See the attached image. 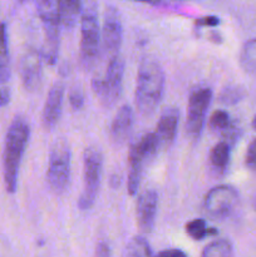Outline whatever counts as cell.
Wrapping results in <instances>:
<instances>
[{
  "instance_id": "cell-12",
  "label": "cell",
  "mask_w": 256,
  "mask_h": 257,
  "mask_svg": "<svg viewBox=\"0 0 256 257\" xmlns=\"http://www.w3.org/2000/svg\"><path fill=\"white\" fill-rule=\"evenodd\" d=\"M20 74L25 89L34 92L42 84V54L37 50H29L20 63Z\"/></svg>"
},
{
  "instance_id": "cell-18",
  "label": "cell",
  "mask_w": 256,
  "mask_h": 257,
  "mask_svg": "<svg viewBox=\"0 0 256 257\" xmlns=\"http://www.w3.org/2000/svg\"><path fill=\"white\" fill-rule=\"evenodd\" d=\"M230 155H231V148L230 145L225 141L218 142L215 147L211 150L210 161L211 168L218 173H222L227 170L228 165H230Z\"/></svg>"
},
{
  "instance_id": "cell-7",
  "label": "cell",
  "mask_w": 256,
  "mask_h": 257,
  "mask_svg": "<svg viewBox=\"0 0 256 257\" xmlns=\"http://www.w3.org/2000/svg\"><path fill=\"white\" fill-rule=\"evenodd\" d=\"M72 152L67 141L57 140L50 148L48 183L55 193L64 192L70 180Z\"/></svg>"
},
{
  "instance_id": "cell-2",
  "label": "cell",
  "mask_w": 256,
  "mask_h": 257,
  "mask_svg": "<svg viewBox=\"0 0 256 257\" xmlns=\"http://www.w3.org/2000/svg\"><path fill=\"white\" fill-rule=\"evenodd\" d=\"M29 136L30 130L27 119L23 117H15L8 130L3 153L4 182L5 188L9 193H14L17 190L20 163L28 146Z\"/></svg>"
},
{
  "instance_id": "cell-31",
  "label": "cell",
  "mask_w": 256,
  "mask_h": 257,
  "mask_svg": "<svg viewBox=\"0 0 256 257\" xmlns=\"http://www.w3.org/2000/svg\"><path fill=\"white\" fill-rule=\"evenodd\" d=\"M97 257H110V250L107 242H99L97 245Z\"/></svg>"
},
{
  "instance_id": "cell-19",
  "label": "cell",
  "mask_w": 256,
  "mask_h": 257,
  "mask_svg": "<svg viewBox=\"0 0 256 257\" xmlns=\"http://www.w3.org/2000/svg\"><path fill=\"white\" fill-rule=\"evenodd\" d=\"M10 78V57L8 47L7 27L4 23H0V87L9 80Z\"/></svg>"
},
{
  "instance_id": "cell-26",
  "label": "cell",
  "mask_w": 256,
  "mask_h": 257,
  "mask_svg": "<svg viewBox=\"0 0 256 257\" xmlns=\"http://www.w3.org/2000/svg\"><path fill=\"white\" fill-rule=\"evenodd\" d=\"M242 98V90L237 87H228L222 90L220 100L223 104H235Z\"/></svg>"
},
{
  "instance_id": "cell-23",
  "label": "cell",
  "mask_w": 256,
  "mask_h": 257,
  "mask_svg": "<svg viewBox=\"0 0 256 257\" xmlns=\"http://www.w3.org/2000/svg\"><path fill=\"white\" fill-rule=\"evenodd\" d=\"M232 245L228 240H217L203 248L202 257H232Z\"/></svg>"
},
{
  "instance_id": "cell-33",
  "label": "cell",
  "mask_w": 256,
  "mask_h": 257,
  "mask_svg": "<svg viewBox=\"0 0 256 257\" xmlns=\"http://www.w3.org/2000/svg\"><path fill=\"white\" fill-rule=\"evenodd\" d=\"M251 124H252V128H253V130L256 131V115H255V117L252 118V123H251Z\"/></svg>"
},
{
  "instance_id": "cell-28",
  "label": "cell",
  "mask_w": 256,
  "mask_h": 257,
  "mask_svg": "<svg viewBox=\"0 0 256 257\" xmlns=\"http://www.w3.org/2000/svg\"><path fill=\"white\" fill-rule=\"evenodd\" d=\"M245 163L246 167L250 168L251 171H256V138L248 145L247 151H246Z\"/></svg>"
},
{
  "instance_id": "cell-8",
  "label": "cell",
  "mask_w": 256,
  "mask_h": 257,
  "mask_svg": "<svg viewBox=\"0 0 256 257\" xmlns=\"http://www.w3.org/2000/svg\"><path fill=\"white\" fill-rule=\"evenodd\" d=\"M212 100V90L208 87H200L192 90L188 98L186 135L192 142H197L202 135L206 114Z\"/></svg>"
},
{
  "instance_id": "cell-24",
  "label": "cell",
  "mask_w": 256,
  "mask_h": 257,
  "mask_svg": "<svg viewBox=\"0 0 256 257\" xmlns=\"http://www.w3.org/2000/svg\"><path fill=\"white\" fill-rule=\"evenodd\" d=\"M123 257H152L151 247L143 237H135L125 247Z\"/></svg>"
},
{
  "instance_id": "cell-15",
  "label": "cell",
  "mask_w": 256,
  "mask_h": 257,
  "mask_svg": "<svg viewBox=\"0 0 256 257\" xmlns=\"http://www.w3.org/2000/svg\"><path fill=\"white\" fill-rule=\"evenodd\" d=\"M133 122H135V114H133L132 108L128 104L122 105L113 118L112 125H110L112 140L115 143L124 142L132 132Z\"/></svg>"
},
{
  "instance_id": "cell-4",
  "label": "cell",
  "mask_w": 256,
  "mask_h": 257,
  "mask_svg": "<svg viewBox=\"0 0 256 257\" xmlns=\"http://www.w3.org/2000/svg\"><path fill=\"white\" fill-rule=\"evenodd\" d=\"M102 171V151L95 146H90L84 151L83 156V191L78 201L80 210H89L94 205L100 186Z\"/></svg>"
},
{
  "instance_id": "cell-21",
  "label": "cell",
  "mask_w": 256,
  "mask_h": 257,
  "mask_svg": "<svg viewBox=\"0 0 256 257\" xmlns=\"http://www.w3.org/2000/svg\"><path fill=\"white\" fill-rule=\"evenodd\" d=\"M186 232L190 236L192 240L201 241L207 236H216L218 231L213 227H207L206 221L202 218H197V220H192L186 225Z\"/></svg>"
},
{
  "instance_id": "cell-14",
  "label": "cell",
  "mask_w": 256,
  "mask_h": 257,
  "mask_svg": "<svg viewBox=\"0 0 256 257\" xmlns=\"http://www.w3.org/2000/svg\"><path fill=\"white\" fill-rule=\"evenodd\" d=\"M64 85L62 83H55L49 90L44 109H43V124L50 130L54 127L60 119L63 110V100H64Z\"/></svg>"
},
{
  "instance_id": "cell-22",
  "label": "cell",
  "mask_w": 256,
  "mask_h": 257,
  "mask_svg": "<svg viewBox=\"0 0 256 257\" xmlns=\"http://www.w3.org/2000/svg\"><path fill=\"white\" fill-rule=\"evenodd\" d=\"M137 150L140 151L143 158L147 161H151L156 155H157L158 150H160V142H158L157 137L155 133H146L138 142L135 143Z\"/></svg>"
},
{
  "instance_id": "cell-1",
  "label": "cell",
  "mask_w": 256,
  "mask_h": 257,
  "mask_svg": "<svg viewBox=\"0 0 256 257\" xmlns=\"http://www.w3.org/2000/svg\"><path fill=\"white\" fill-rule=\"evenodd\" d=\"M165 92V73L160 63L152 57H145L140 63L136 84V105L138 112L147 117L155 113Z\"/></svg>"
},
{
  "instance_id": "cell-32",
  "label": "cell",
  "mask_w": 256,
  "mask_h": 257,
  "mask_svg": "<svg viewBox=\"0 0 256 257\" xmlns=\"http://www.w3.org/2000/svg\"><path fill=\"white\" fill-rule=\"evenodd\" d=\"M10 100V90L7 87H0V107H4Z\"/></svg>"
},
{
  "instance_id": "cell-9",
  "label": "cell",
  "mask_w": 256,
  "mask_h": 257,
  "mask_svg": "<svg viewBox=\"0 0 256 257\" xmlns=\"http://www.w3.org/2000/svg\"><path fill=\"white\" fill-rule=\"evenodd\" d=\"M238 205V193L228 185H220L211 188L206 195L203 206L211 217L216 220L227 218Z\"/></svg>"
},
{
  "instance_id": "cell-34",
  "label": "cell",
  "mask_w": 256,
  "mask_h": 257,
  "mask_svg": "<svg viewBox=\"0 0 256 257\" xmlns=\"http://www.w3.org/2000/svg\"><path fill=\"white\" fill-rule=\"evenodd\" d=\"M253 205H255V207H256V196H255V198H253Z\"/></svg>"
},
{
  "instance_id": "cell-25",
  "label": "cell",
  "mask_w": 256,
  "mask_h": 257,
  "mask_svg": "<svg viewBox=\"0 0 256 257\" xmlns=\"http://www.w3.org/2000/svg\"><path fill=\"white\" fill-rule=\"evenodd\" d=\"M208 124H210L211 130L222 135L232 125V122H231L230 114L226 110H216L210 117Z\"/></svg>"
},
{
  "instance_id": "cell-20",
  "label": "cell",
  "mask_w": 256,
  "mask_h": 257,
  "mask_svg": "<svg viewBox=\"0 0 256 257\" xmlns=\"http://www.w3.org/2000/svg\"><path fill=\"white\" fill-rule=\"evenodd\" d=\"M240 64L246 73L256 75V39H251L243 44L240 54Z\"/></svg>"
},
{
  "instance_id": "cell-13",
  "label": "cell",
  "mask_w": 256,
  "mask_h": 257,
  "mask_svg": "<svg viewBox=\"0 0 256 257\" xmlns=\"http://www.w3.org/2000/svg\"><path fill=\"white\" fill-rule=\"evenodd\" d=\"M178 122H180V110L177 108L168 107L163 109L155 132L160 142V147L167 148L172 145L177 135Z\"/></svg>"
},
{
  "instance_id": "cell-29",
  "label": "cell",
  "mask_w": 256,
  "mask_h": 257,
  "mask_svg": "<svg viewBox=\"0 0 256 257\" xmlns=\"http://www.w3.org/2000/svg\"><path fill=\"white\" fill-rule=\"evenodd\" d=\"M220 24V19L217 17H213V15H208V17L201 18L196 22L197 27H217Z\"/></svg>"
},
{
  "instance_id": "cell-17",
  "label": "cell",
  "mask_w": 256,
  "mask_h": 257,
  "mask_svg": "<svg viewBox=\"0 0 256 257\" xmlns=\"http://www.w3.org/2000/svg\"><path fill=\"white\" fill-rule=\"evenodd\" d=\"M60 25L65 30H72L77 24L79 15L82 17L83 3L79 0H60L58 2Z\"/></svg>"
},
{
  "instance_id": "cell-16",
  "label": "cell",
  "mask_w": 256,
  "mask_h": 257,
  "mask_svg": "<svg viewBox=\"0 0 256 257\" xmlns=\"http://www.w3.org/2000/svg\"><path fill=\"white\" fill-rule=\"evenodd\" d=\"M146 160L137 150L136 145L132 146L130 152V166H128V180H127V190L131 196H135L138 192L141 178L143 173V166Z\"/></svg>"
},
{
  "instance_id": "cell-5",
  "label": "cell",
  "mask_w": 256,
  "mask_h": 257,
  "mask_svg": "<svg viewBox=\"0 0 256 257\" xmlns=\"http://www.w3.org/2000/svg\"><path fill=\"white\" fill-rule=\"evenodd\" d=\"M38 14L42 20L44 32L43 58L48 64L53 65L58 59L60 43V19L58 12V2L42 0L37 4Z\"/></svg>"
},
{
  "instance_id": "cell-3",
  "label": "cell",
  "mask_w": 256,
  "mask_h": 257,
  "mask_svg": "<svg viewBox=\"0 0 256 257\" xmlns=\"http://www.w3.org/2000/svg\"><path fill=\"white\" fill-rule=\"evenodd\" d=\"M100 27L97 4L88 3L80 17V62L85 69L95 65L99 55Z\"/></svg>"
},
{
  "instance_id": "cell-11",
  "label": "cell",
  "mask_w": 256,
  "mask_h": 257,
  "mask_svg": "<svg viewBox=\"0 0 256 257\" xmlns=\"http://www.w3.org/2000/svg\"><path fill=\"white\" fill-rule=\"evenodd\" d=\"M158 210V196L155 190H146L137 200V223L142 232L150 233L155 227Z\"/></svg>"
},
{
  "instance_id": "cell-6",
  "label": "cell",
  "mask_w": 256,
  "mask_h": 257,
  "mask_svg": "<svg viewBox=\"0 0 256 257\" xmlns=\"http://www.w3.org/2000/svg\"><path fill=\"white\" fill-rule=\"evenodd\" d=\"M124 60L119 55L109 59L107 70L103 78H94L92 80V89L105 108L114 105L122 93Z\"/></svg>"
},
{
  "instance_id": "cell-30",
  "label": "cell",
  "mask_w": 256,
  "mask_h": 257,
  "mask_svg": "<svg viewBox=\"0 0 256 257\" xmlns=\"http://www.w3.org/2000/svg\"><path fill=\"white\" fill-rule=\"evenodd\" d=\"M155 257H187L183 251L176 250V248H172V250H163L161 251L160 253H157Z\"/></svg>"
},
{
  "instance_id": "cell-27",
  "label": "cell",
  "mask_w": 256,
  "mask_h": 257,
  "mask_svg": "<svg viewBox=\"0 0 256 257\" xmlns=\"http://www.w3.org/2000/svg\"><path fill=\"white\" fill-rule=\"evenodd\" d=\"M69 103L70 107L75 110H79L84 104V94H83L82 88H73L69 92Z\"/></svg>"
},
{
  "instance_id": "cell-10",
  "label": "cell",
  "mask_w": 256,
  "mask_h": 257,
  "mask_svg": "<svg viewBox=\"0 0 256 257\" xmlns=\"http://www.w3.org/2000/svg\"><path fill=\"white\" fill-rule=\"evenodd\" d=\"M122 20L119 12L113 5H107L103 14L102 38L104 50L109 53L110 58L119 55L120 45H122Z\"/></svg>"
}]
</instances>
